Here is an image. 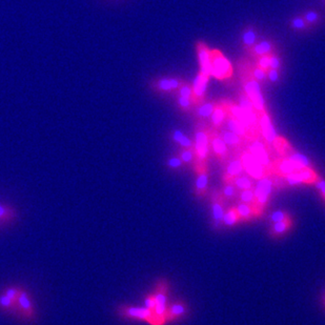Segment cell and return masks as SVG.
I'll use <instances>...</instances> for the list:
<instances>
[{
    "label": "cell",
    "instance_id": "836d02e7",
    "mask_svg": "<svg viewBox=\"0 0 325 325\" xmlns=\"http://www.w3.org/2000/svg\"><path fill=\"white\" fill-rule=\"evenodd\" d=\"M239 200L242 202V203H246L251 206H255V203H256V198H255V193H254V188H251V189H244V190H241L240 194H239Z\"/></svg>",
    "mask_w": 325,
    "mask_h": 325
},
{
    "label": "cell",
    "instance_id": "ee69618b",
    "mask_svg": "<svg viewBox=\"0 0 325 325\" xmlns=\"http://www.w3.org/2000/svg\"><path fill=\"white\" fill-rule=\"evenodd\" d=\"M184 165L182 160L179 157H170L166 161V166L170 169H179Z\"/></svg>",
    "mask_w": 325,
    "mask_h": 325
},
{
    "label": "cell",
    "instance_id": "3957f363",
    "mask_svg": "<svg viewBox=\"0 0 325 325\" xmlns=\"http://www.w3.org/2000/svg\"><path fill=\"white\" fill-rule=\"evenodd\" d=\"M243 74H245L242 77V88H243L244 93L247 95V97L252 101L257 113L264 112L265 101L261 93V86H260V83L252 76L248 70L245 71Z\"/></svg>",
    "mask_w": 325,
    "mask_h": 325
},
{
    "label": "cell",
    "instance_id": "5b68a950",
    "mask_svg": "<svg viewBox=\"0 0 325 325\" xmlns=\"http://www.w3.org/2000/svg\"><path fill=\"white\" fill-rule=\"evenodd\" d=\"M211 76L218 80H225L233 76V67L227 58L218 50H211Z\"/></svg>",
    "mask_w": 325,
    "mask_h": 325
},
{
    "label": "cell",
    "instance_id": "8992f818",
    "mask_svg": "<svg viewBox=\"0 0 325 325\" xmlns=\"http://www.w3.org/2000/svg\"><path fill=\"white\" fill-rule=\"evenodd\" d=\"M24 321L33 322L36 320V309L34 302L29 294V292L25 289L21 291L18 299H17V315Z\"/></svg>",
    "mask_w": 325,
    "mask_h": 325
},
{
    "label": "cell",
    "instance_id": "ab89813d",
    "mask_svg": "<svg viewBox=\"0 0 325 325\" xmlns=\"http://www.w3.org/2000/svg\"><path fill=\"white\" fill-rule=\"evenodd\" d=\"M251 72V70H250ZM252 76L260 83V82H265L266 79H267V76H266V71L260 69L259 67H255L253 68L252 72H251Z\"/></svg>",
    "mask_w": 325,
    "mask_h": 325
},
{
    "label": "cell",
    "instance_id": "83f0119b",
    "mask_svg": "<svg viewBox=\"0 0 325 325\" xmlns=\"http://www.w3.org/2000/svg\"><path fill=\"white\" fill-rule=\"evenodd\" d=\"M220 137L223 139V141L225 142V144L227 146H231V147H235V148H238L240 147L241 144H242V138L238 136L237 134L231 132V131H223L220 135Z\"/></svg>",
    "mask_w": 325,
    "mask_h": 325
},
{
    "label": "cell",
    "instance_id": "e0dca14e",
    "mask_svg": "<svg viewBox=\"0 0 325 325\" xmlns=\"http://www.w3.org/2000/svg\"><path fill=\"white\" fill-rule=\"evenodd\" d=\"M188 312V308L186 303L183 300H178L175 303H173L170 307L167 308L166 312V323L178 320L180 318H183Z\"/></svg>",
    "mask_w": 325,
    "mask_h": 325
},
{
    "label": "cell",
    "instance_id": "e575fe53",
    "mask_svg": "<svg viewBox=\"0 0 325 325\" xmlns=\"http://www.w3.org/2000/svg\"><path fill=\"white\" fill-rule=\"evenodd\" d=\"M224 199L233 200L238 197V188L233 183H225L221 190Z\"/></svg>",
    "mask_w": 325,
    "mask_h": 325
},
{
    "label": "cell",
    "instance_id": "d6a6232c",
    "mask_svg": "<svg viewBox=\"0 0 325 325\" xmlns=\"http://www.w3.org/2000/svg\"><path fill=\"white\" fill-rule=\"evenodd\" d=\"M217 103L213 102H207L204 104H200L196 108V116L200 119L202 118H209L215 110Z\"/></svg>",
    "mask_w": 325,
    "mask_h": 325
},
{
    "label": "cell",
    "instance_id": "7a4b0ae2",
    "mask_svg": "<svg viewBox=\"0 0 325 325\" xmlns=\"http://www.w3.org/2000/svg\"><path fill=\"white\" fill-rule=\"evenodd\" d=\"M167 281L165 279H160L157 282L156 291L154 297L156 300V307L153 311V319L150 321V325H164L166 324V312H167Z\"/></svg>",
    "mask_w": 325,
    "mask_h": 325
},
{
    "label": "cell",
    "instance_id": "7c38bea8",
    "mask_svg": "<svg viewBox=\"0 0 325 325\" xmlns=\"http://www.w3.org/2000/svg\"><path fill=\"white\" fill-rule=\"evenodd\" d=\"M208 80H209V76H206L204 74H202L201 72H199V74L195 77L192 88H193V95H194V105H200L203 100H204V95L207 89V84H208Z\"/></svg>",
    "mask_w": 325,
    "mask_h": 325
},
{
    "label": "cell",
    "instance_id": "c3c4849f",
    "mask_svg": "<svg viewBox=\"0 0 325 325\" xmlns=\"http://www.w3.org/2000/svg\"><path fill=\"white\" fill-rule=\"evenodd\" d=\"M266 76H267V79L272 82H277L279 80V72L278 70H275V69H269L266 71Z\"/></svg>",
    "mask_w": 325,
    "mask_h": 325
},
{
    "label": "cell",
    "instance_id": "bcb514c9",
    "mask_svg": "<svg viewBox=\"0 0 325 325\" xmlns=\"http://www.w3.org/2000/svg\"><path fill=\"white\" fill-rule=\"evenodd\" d=\"M144 307L150 311H154L156 307V300L154 297V294L147 295L144 299Z\"/></svg>",
    "mask_w": 325,
    "mask_h": 325
},
{
    "label": "cell",
    "instance_id": "4dcf8cb0",
    "mask_svg": "<svg viewBox=\"0 0 325 325\" xmlns=\"http://www.w3.org/2000/svg\"><path fill=\"white\" fill-rule=\"evenodd\" d=\"M251 176H245V175H240L236 178H234L230 183H233L238 190H244V189H251L254 187V181Z\"/></svg>",
    "mask_w": 325,
    "mask_h": 325
},
{
    "label": "cell",
    "instance_id": "30bf717a",
    "mask_svg": "<svg viewBox=\"0 0 325 325\" xmlns=\"http://www.w3.org/2000/svg\"><path fill=\"white\" fill-rule=\"evenodd\" d=\"M301 168H304V167H301L297 163L286 158L275 160L274 162H271V165H270L271 175H276L280 177H285L288 175H291L293 174V173H296L297 170Z\"/></svg>",
    "mask_w": 325,
    "mask_h": 325
},
{
    "label": "cell",
    "instance_id": "603a6c76",
    "mask_svg": "<svg viewBox=\"0 0 325 325\" xmlns=\"http://www.w3.org/2000/svg\"><path fill=\"white\" fill-rule=\"evenodd\" d=\"M297 175L302 184H315L320 176L313 169V167H304L297 170Z\"/></svg>",
    "mask_w": 325,
    "mask_h": 325
},
{
    "label": "cell",
    "instance_id": "ffe728a7",
    "mask_svg": "<svg viewBox=\"0 0 325 325\" xmlns=\"http://www.w3.org/2000/svg\"><path fill=\"white\" fill-rule=\"evenodd\" d=\"M244 166L240 159H235L228 163L226 166V170L223 174V181L224 183H230L234 178L242 175L244 173Z\"/></svg>",
    "mask_w": 325,
    "mask_h": 325
},
{
    "label": "cell",
    "instance_id": "8d00e7d4",
    "mask_svg": "<svg viewBox=\"0 0 325 325\" xmlns=\"http://www.w3.org/2000/svg\"><path fill=\"white\" fill-rule=\"evenodd\" d=\"M291 215L286 212V211H282V209H279V211H276L274 213H272L269 217V221L271 224L273 223H276V222H280L282 221L284 219H286L288 217H290Z\"/></svg>",
    "mask_w": 325,
    "mask_h": 325
},
{
    "label": "cell",
    "instance_id": "5bb4252c",
    "mask_svg": "<svg viewBox=\"0 0 325 325\" xmlns=\"http://www.w3.org/2000/svg\"><path fill=\"white\" fill-rule=\"evenodd\" d=\"M183 83L184 81H181L177 78H162L151 82L150 88L156 92L168 93L171 91H177Z\"/></svg>",
    "mask_w": 325,
    "mask_h": 325
},
{
    "label": "cell",
    "instance_id": "44dd1931",
    "mask_svg": "<svg viewBox=\"0 0 325 325\" xmlns=\"http://www.w3.org/2000/svg\"><path fill=\"white\" fill-rule=\"evenodd\" d=\"M294 225V220L292 219V217H288L286 219L280 221V222H276L271 224V228H270V236L274 239H277V238L283 237Z\"/></svg>",
    "mask_w": 325,
    "mask_h": 325
},
{
    "label": "cell",
    "instance_id": "8fae6325",
    "mask_svg": "<svg viewBox=\"0 0 325 325\" xmlns=\"http://www.w3.org/2000/svg\"><path fill=\"white\" fill-rule=\"evenodd\" d=\"M258 120H259V127L261 135L263 136L266 145H272L276 138L278 137L276 129L272 123L270 115L266 113V111L258 113Z\"/></svg>",
    "mask_w": 325,
    "mask_h": 325
},
{
    "label": "cell",
    "instance_id": "ba28073f",
    "mask_svg": "<svg viewBox=\"0 0 325 325\" xmlns=\"http://www.w3.org/2000/svg\"><path fill=\"white\" fill-rule=\"evenodd\" d=\"M119 317L131 320H139L150 323L153 319V311L146 309L145 307H132V305H119L117 309Z\"/></svg>",
    "mask_w": 325,
    "mask_h": 325
},
{
    "label": "cell",
    "instance_id": "7dc6e473",
    "mask_svg": "<svg viewBox=\"0 0 325 325\" xmlns=\"http://www.w3.org/2000/svg\"><path fill=\"white\" fill-rule=\"evenodd\" d=\"M281 67V60L277 55L272 54L271 58H270V69H275V70H279Z\"/></svg>",
    "mask_w": 325,
    "mask_h": 325
},
{
    "label": "cell",
    "instance_id": "484cf974",
    "mask_svg": "<svg viewBox=\"0 0 325 325\" xmlns=\"http://www.w3.org/2000/svg\"><path fill=\"white\" fill-rule=\"evenodd\" d=\"M0 311L17 315V301H14L3 292L0 294Z\"/></svg>",
    "mask_w": 325,
    "mask_h": 325
},
{
    "label": "cell",
    "instance_id": "1f68e13d",
    "mask_svg": "<svg viewBox=\"0 0 325 325\" xmlns=\"http://www.w3.org/2000/svg\"><path fill=\"white\" fill-rule=\"evenodd\" d=\"M241 222L240 221V217L238 215L236 207H231L228 208L223 217V225L226 227H232L235 226L237 223Z\"/></svg>",
    "mask_w": 325,
    "mask_h": 325
},
{
    "label": "cell",
    "instance_id": "277c9868",
    "mask_svg": "<svg viewBox=\"0 0 325 325\" xmlns=\"http://www.w3.org/2000/svg\"><path fill=\"white\" fill-rule=\"evenodd\" d=\"M273 186H274V182L269 177H264L262 179L258 180L256 187L254 188L255 198H256L254 211L256 214V218L262 216L263 211L270 201Z\"/></svg>",
    "mask_w": 325,
    "mask_h": 325
},
{
    "label": "cell",
    "instance_id": "ac0fdd59",
    "mask_svg": "<svg viewBox=\"0 0 325 325\" xmlns=\"http://www.w3.org/2000/svg\"><path fill=\"white\" fill-rule=\"evenodd\" d=\"M222 103H223V102H222ZM223 105H224V103H223ZM224 106H225V105H224ZM225 108H226V106H225ZM224 121H225V124H226V126H227V128H228V131H231V132H233V133L237 134L238 136L241 137V138L251 140V138H250V136H248V134H247V132H246L245 127L228 112L227 108H226V115H225Z\"/></svg>",
    "mask_w": 325,
    "mask_h": 325
},
{
    "label": "cell",
    "instance_id": "7402d4cb",
    "mask_svg": "<svg viewBox=\"0 0 325 325\" xmlns=\"http://www.w3.org/2000/svg\"><path fill=\"white\" fill-rule=\"evenodd\" d=\"M247 51L254 57H261L267 54H272L273 45L270 41L263 40L261 42L256 43L254 47H252L251 49H247Z\"/></svg>",
    "mask_w": 325,
    "mask_h": 325
},
{
    "label": "cell",
    "instance_id": "6da1fadb",
    "mask_svg": "<svg viewBox=\"0 0 325 325\" xmlns=\"http://www.w3.org/2000/svg\"><path fill=\"white\" fill-rule=\"evenodd\" d=\"M209 144L211 134L208 133V128H203V126H200V124H198L194 141L195 159H196V162H195V170L196 171L207 168Z\"/></svg>",
    "mask_w": 325,
    "mask_h": 325
},
{
    "label": "cell",
    "instance_id": "d6986e66",
    "mask_svg": "<svg viewBox=\"0 0 325 325\" xmlns=\"http://www.w3.org/2000/svg\"><path fill=\"white\" fill-rule=\"evenodd\" d=\"M211 145L215 155L223 163L228 157V146L225 144L223 139L219 136H211Z\"/></svg>",
    "mask_w": 325,
    "mask_h": 325
},
{
    "label": "cell",
    "instance_id": "2e32d148",
    "mask_svg": "<svg viewBox=\"0 0 325 325\" xmlns=\"http://www.w3.org/2000/svg\"><path fill=\"white\" fill-rule=\"evenodd\" d=\"M197 173V178L195 181L194 194L198 198H203L208 192V171L207 168L200 169Z\"/></svg>",
    "mask_w": 325,
    "mask_h": 325
},
{
    "label": "cell",
    "instance_id": "f35d334b",
    "mask_svg": "<svg viewBox=\"0 0 325 325\" xmlns=\"http://www.w3.org/2000/svg\"><path fill=\"white\" fill-rule=\"evenodd\" d=\"M178 96L180 97H183V98H187V99H190L193 101L194 99V95H193V88L192 85L184 82L180 88L178 89ZM194 103V102H193Z\"/></svg>",
    "mask_w": 325,
    "mask_h": 325
},
{
    "label": "cell",
    "instance_id": "7bdbcfd3",
    "mask_svg": "<svg viewBox=\"0 0 325 325\" xmlns=\"http://www.w3.org/2000/svg\"><path fill=\"white\" fill-rule=\"evenodd\" d=\"M21 291H23V288H20V286H10V288L6 289V290L4 291V293H5L8 297H10L11 299H13L14 301H17V299H18V297H19Z\"/></svg>",
    "mask_w": 325,
    "mask_h": 325
},
{
    "label": "cell",
    "instance_id": "f1b7e54d",
    "mask_svg": "<svg viewBox=\"0 0 325 325\" xmlns=\"http://www.w3.org/2000/svg\"><path fill=\"white\" fill-rule=\"evenodd\" d=\"M171 139L174 142L179 143L182 148H194V141L185 136L180 129H175L171 132Z\"/></svg>",
    "mask_w": 325,
    "mask_h": 325
},
{
    "label": "cell",
    "instance_id": "f546056e",
    "mask_svg": "<svg viewBox=\"0 0 325 325\" xmlns=\"http://www.w3.org/2000/svg\"><path fill=\"white\" fill-rule=\"evenodd\" d=\"M257 39H258V35L256 31L254 30V28L248 27L247 29H245L242 33V43L244 46V49L247 50L254 47L256 45Z\"/></svg>",
    "mask_w": 325,
    "mask_h": 325
},
{
    "label": "cell",
    "instance_id": "9c48e42d",
    "mask_svg": "<svg viewBox=\"0 0 325 325\" xmlns=\"http://www.w3.org/2000/svg\"><path fill=\"white\" fill-rule=\"evenodd\" d=\"M241 161L243 163L245 173L252 178L259 180L264 177H267V175H271L270 169L263 166L253 155H251L248 151L247 153L242 154Z\"/></svg>",
    "mask_w": 325,
    "mask_h": 325
},
{
    "label": "cell",
    "instance_id": "60d3db41",
    "mask_svg": "<svg viewBox=\"0 0 325 325\" xmlns=\"http://www.w3.org/2000/svg\"><path fill=\"white\" fill-rule=\"evenodd\" d=\"M303 18L307 21V24L311 27L313 25H317L320 21V15L317 12L314 11H309L307 12L304 15H303Z\"/></svg>",
    "mask_w": 325,
    "mask_h": 325
},
{
    "label": "cell",
    "instance_id": "681fc988",
    "mask_svg": "<svg viewBox=\"0 0 325 325\" xmlns=\"http://www.w3.org/2000/svg\"><path fill=\"white\" fill-rule=\"evenodd\" d=\"M315 185H316V187L319 189V192H320V194H321V196L324 198V200H325V181L320 177L318 180H317V182L315 183Z\"/></svg>",
    "mask_w": 325,
    "mask_h": 325
},
{
    "label": "cell",
    "instance_id": "4fadbf2b",
    "mask_svg": "<svg viewBox=\"0 0 325 325\" xmlns=\"http://www.w3.org/2000/svg\"><path fill=\"white\" fill-rule=\"evenodd\" d=\"M248 153L251 155H253L263 166H265L270 169L271 161L269 158V153L266 150V146L263 142H261L260 140H254L248 145Z\"/></svg>",
    "mask_w": 325,
    "mask_h": 325
},
{
    "label": "cell",
    "instance_id": "cb8c5ba5",
    "mask_svg": "<svg viewBox=\"0 0 325 325\" xmlns=\"http://www.w3.org/2000/svg\"><path fill=\"white\" fill-rule=\"evenodd\" d=\"M17 218V212L14 207L0 203V225L13 222Z\"/></svg>",
    "mask_w": 325,
    "mask_h": 325
},
{
    "label": "cell",
    "instance_id": "816d5d0a",
    "mask_svg": "<svg viewBox=\"0 0 325 325\" xmlns=\"http://www.w3.org/2000/svg\"><path fill=\"white\" fill-rule=\"evenodd\" d=\"M324 305H325V302H324Z\"/></svg>",
    "mask_w": 325,
    "mask_h": 325
},
{
    "label": "cell",
    "instance_id": "d590c367",
    "mask_svg": "<svg viewBox=\"0 0 325 325\" xmlns=\"http://www.w3.org/2000/svg\"><path fill=\"white\" fill-rule=\"evenodd\" d=\"M178 157L182 160L184 164H192L195 160V150L194 148H182L179 151Z\"/></svg>",
    "mask_w": 325,
    "mask_h": 325
},
{
    "label": "cell",
    "instance_id": "d4e9b609",
    "mask_svg": "<svg viewBox=\"0 0 325 325\" xmlns=\"http://www.w3.org/2000/svg\"><path fill=\"white\" fill-rule=\"evenodd\" d=\"M225 115H226V108L223 105V103H219L216 104L215 110L211 116V120H212V124L215 127H219L223 124L224 119H225Z\"/></svg>",
    "mask_w": 325,
    "mask_h": 325
},
{
    "label": "cell",
    "instance_id": "9a60e30c",
    "mask_svg": "<svg viewBox=\"0 0 325 325\" xmlns=\"http://www.w3.org/2000/svg\"><path fill=\"white\" fill-rule=\"evenodd\" d=\"M197 54L200 63V72L206 76H211V50L204 42L199 41L197 43Z\"/></svg>",
    "mask_w": 325,
    "mask_h": 325
},
{
    "label": "cell",
    "instance_id": "b9f144b4",
    "mask_svg": "<svg viewBox=\"0 0 325 325\" xmlns=\"http://www.w3.org/2000/svg\"><path fill=\"white\" fill-rule=\"evenodd\" d=\"M177 104L179 105V107L181 108V110L184 111V112L192 111L193 106H194V103H193V101L190 99L183 98V97H180V96H178V98H177Z\"/></svg>",
    "mask_w": 325,
    "mask_h": 325
},
{
    "label": "cell",
    "instance_id": "52a82bcc",
    "mask_svg": "<svg viewBox=\"0 0 325 325\" xmlns=\"http://www.w3.org/2000/svg\"><path fill=\"white\" fill-rule=\"evenodd\" d=\"M224 203H225V200L220 190H214L211 193L212 219H213V225L217 230H220L223 225V217L225 214Z\"/></svg>",
    "mask_w": 325,
    "mask_h": 325
},
{
    "label": "cell",
    "instance_id": "74e56055",
    "mask_svg": "<svg viewBox=\"0 0 325 325\" xmlns=\"http://www.w3.org/2000/svg\"><path fill=\"white\" fill-rule=\"evenodd\" d=\"M291 27L296 30V31H303V30H309L311 27L307 24V21L303 17H295L291 21Z\"/></svg>",
    "mask_w": 325,
    "mask_h": 325
},
{
    "label": "cell",
    "instance_id": "4316f807",
    "mask_svg": "<svg viewBox=\"0 0 325 325\" xmlns=\"http://www.w3.org/2000/svg\"><path fill=\"white\" fill-rule=\"evenodd\" d=\"M236 207V211L240 217V221L247 222L251 221L253 218H256V214L254 211V207L246 204V203H239Z\"/></svg>",
    "mask_w": 325,
    "mask_h": 325
},
{
    "label": "cell",
    "instance_id": "f907efd6",
    "mask_svg": "<svg viewBox=\"0 0 325 325\" xmlns=\"http://www.w3.org/2000/svg\"><path fill=\"white\" fill-rule=\"evenodd\" d=\"M322 301H323V303L325 302V293L323 294V297H322Z\"/></svg>",
    "mask_w": 325,
    "mask_h": 325
},
{
    "label": "cell",
    "instance_id": "f6af8a7d",
    "mask_svg": "<svg viewBox=\"0 0 325 325\" xmlns=\"http://www.w3.org/2000/svg\"><path fill=\"white\" fill-rule=\"evenodd\" d=\"M271 55L272 54H267V55L259 57V60H258L256 66L259 67L260 69L264 70V71H267L270 69V58H271Z\"/></svg>",
    "mask_w": 325,
    "mask_h": 325
}]
</instances>
